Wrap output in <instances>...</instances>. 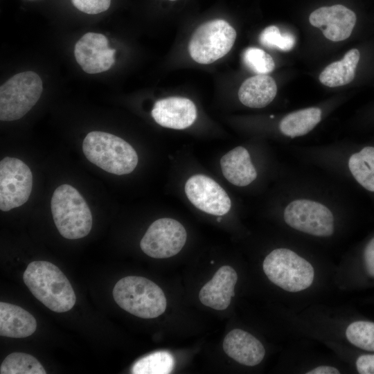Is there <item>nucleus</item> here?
Instances as JSON below:
<instances>
[{
	"instance_id": "a878e982",
	"label": "nucleus",
	"mask_w": 374,
	"mask_h": 374,
	"mask_svg": "<svg viewBox=\"0 0 374 374\" xmlns=\"http://www.w3.org/2000/svg\"><path fill=\"white\" fill-rule=\"evenodd\" d=\"M242 61L247 67L257 74L269 73L275 67L271 56L256 47H249L244 50L242 53Z\"/></svg>"
},
{
	"instance_id": "20e7f679",
	"label": "nucleus",
	"mask_w": 374,
	"mask_h": 374,
	"mask_svg": "<svg viewBox=\"0 0 374 374\" xmlns=\"http://www.w3.org/2000/svg\"><path fill=\"white\" fill-rule=\"evenodd\" d=\"M113 297L122 309L143 319L160 316L167 305L163 290L142 276H126L119 280L114 287Z\"/></svg>"
},
{
	"instance_id": "bb28decb",
	"label": "nucleus",
	"mask_w": 374,
	"mask_h": 374,
	"mask_svg": "<svg viewBox=\"0 0 374 374\" xmlns=\"http://www.w3.org/2000/svg\"><path fill=\"white\" fill-rule=\"evenodd\" d=\"M260 43L271 48H277L283 51H289L294 48L296 40L290 33H280L276 26L265 28L259 36Z\"/></svg>"
},
{
	"instance_id": "9b49d317",
	"label": "nucleus",
	"mask_w": 374,
	"mask_h": 374,
	"mask_svg": "<svg viewBox=\"0 0 374 374\" xmlns=\"http://www.w3.org/2000/svg\"><path fill=\"white\" fill-rule=\"evenodd\" d=\"M186 238V231L179 222L172 218H161L149 226L140 247L150 257L168 258L181 250Z\"/></svg>"
},
{
	"instance_id": "aec40b11",
	"label": "nucleus",
	"mask_w": 374,
	"mask_h": 374,
	"mask_svg": "<svg viewBox=\"0 0 374 374\" xmlns=\"http://www.w3.org/2000/svg\"><path fill=\"white\" fill-rule=\"evenodd\" d=\"M277 87L269 75L258 74L247 79L240 86L238 98L244 105L251 108H262L275 98Z\"/></svg>"
},
{
	"instance_id": "7ed1b4c3",
	"label": "nucleus",
	"mask_w": 374,
	"mask_h": 374,
	"mask_svg": "<svg viewBox=\"0 0 374 374\" xmlns=\"http://www.w3.org/2000/svg\"><path fill=\"white\" fill-rule=\"evenodd\" d=\"M86 158L103 170L117 175L132 172L137 166L135 150L123 139L114 134L92 131L82 143Z\"/></svg>"
},
{
	"instance_id": "4be33fe9",
	"label": "nucleus",
	"mask_w": 374,
	"mask_h": 374,
	"mask_svg": "<svg viewBox=\"0 0 374 374\" xmlns=\"http://www.w3.org/2000/svg\"><path fill=\"white\" fill-rule=\"evenodd\" d=\"M360 57L356 48L348 51L344 57L330 64L319 75V81L329 87L343 86L350 83L355 78Z\"/></svg>"
},
{
	"instance_id": "9d476101",
	"label": "nucleus",
	"mask_w": 374,
	"mask_h": 374,
	"mask_svg": "<svg viewBox=\"0 0 374 374\" xmlns=\"http://www.w3.org/2000/svg\"><path fill=\"white\" fill-rule=\"evenodd\" d=\"M33 186V175L21 160L5 157L0 161V209L8 211L25 204Z\"/></svg>"
},
{
	"instance_id": "423d86ee",
	"label": "nucleus",
	"mask_w": 374,
	"mask_h": 374,
	"mask_svg": "<svg viewBox=\"0 0 374 374\" xmlns=\"http://www.w3.org/2000/svg\"><path fill=\"white\" fill-rule=\"evenodd\" d=\"M318 152L317 160L322 164L337 168L348 179L364 190L374 199V145H357L344 147V151Z\"/></svg>"
},
{
	"instance_id": "473e14b6",
	"label": "nucleus",
	"mask_w": 374,
	"mask_h": 374,
	"mask_svg": "<svg viewBox=\"0 0 374 374\" xmlns=\"http://www.w3.org/2000/svg\"><path fill=\"white\" fill-rule=\"evenodd\" d=\"M168 1H177V0H168Z\"/></svg>"
},
{
	"instance_id": "39448f33",
	"label": "nucleus",
	"mask_w": 374,
	"mask_h": 374,
	"mask_svg": "<svg viewBox=\"0 0 374 374\" xmlns=\"http://www.w3.org/2000/svg\"><path fill=\"white\" fill-rule=\"evenodd\" d=\"M51 208L54 223L62 236L79 239L92 227V215L84 199L76 188L62 184L53 192Z\"/></svg>"
},
{
	"instance_id": "0eeeda50",
	"label": "nucleus",
	"mask_w": 374,
	"mask_h": 374,
	"mask_svg": "<svg viewBox=\"0 0 374 374\" xmlns=\"http://www.w3.org/2000/svg\"><path fill=\"white\" fill-rule=\"evenodd\" d=\"M263 271L271 282L290 292L309 287L314 280L312 265L291 249L278 248L265 258Z\"/></svg>"
},
{
	"instance_id": "f8f14e48",
	"label": "nucleus",
	"mask_w": 374,
	"mask_h": 374,
	"mask_svg": "<svg viewBox=\"0 0 374 374\" xmlns=\"http://www.w3.org/2000/svg\"><path fill=\"white\" fill-rule=\"evenodd\" d=\"M185 192L196 208L210 215L222 216L231 209V202L226 191L206 175L191 176L186 182Z\"/></svg>"
},
{
	"instance_id": "6ab92c4d",
	"label": "nucleus",
	"mask_w": 374,
	"mask_h": 374,
	"mask_svg": "<svg viewBox=\"0 0 374 374\" xmlns=\"http://www.w3.org/2000/svg\"><path fill=\"white\" fill-rule=\"evenodd\" d=\"M37 328L35 317L22 308L8 303H0V335L12 338H24L33 335Z\"/></svg>"
},
{
	"instance_id": "2f4dec72",
	"label": "nucleus",
	"mask_w": 374,
	"mask_h": 374,
	"mask_svg": "<svg viewBox=\"0 0 374 374\" xmlns=\"http://www.w3.org/2000/svg\"><path fill=\"white\" fill-rule=\"evenodd\" d=\"M211 264H213V263H214V262H213V261H211Z\"/></svg>"
},
{
	"instance_id": "2eb2a0df",
	"label": "nucleus",
	"mask_w": 374,
	"mask_h": 374,
	"mask_svg": "<svg viewBox=\"0 0 374 374\" xmlns=\"http://www.w3.org/2000/svg\"><path fill=\"white\" fill-rule=\"evenodd\" d=\"M152 116L161 126L175 130L186 129L197 118V109L193 101L181 97H170L157 101Z\"/></svg>"
},
{
	"instance_id": "6e6552de",
	"label": "nucleus",
	"mask_w": 374,
	"mask_h": 374,
	"mask_svg": "<svg viewBox=\"0 0 374 374\" xmlns=\"http://www.w3.org/2000/svg\"><path fill=\"white\" fill-rule=\"evenodd\" d=\"M42 81L33 71L14 75L0 87V119L16 121L37 103L42 92Z\"/></svg>"
},
{
	"instance_id": "f03ea898",
	"label": "nucleus",
	"mask_w": 374,
	"mask_h": 374,
	"mask_svg": "<svg viewBox=\"0 0 374 374\" xmlns=\"http://www.w3.org/2000/svg\"><path fill=\"white\" fill-rule=\"evenodd\" d=\"M284 205L283 217L292 229L316 237L334 233L335 215L326 199L301 193L287 197Z\"/></svg>"
},
{
	"instance_id": "7c9ffc66",
	"label": "nucleus",
	"mask_w": 374,
	"mask_h": 374,
	"mask_svg": "<svg viewBox=\"0 0 374 374\" xmlns=\"http://www.w3.org/2000/svg\"><path fill=\"white\" fill-rule=\"evenodd\" d=\"M307 374H339L340 372L339 370L333 366H319L309 371L306 372Z\"/></svg>"
},
{
	"instance_id": "f257e3e1",
	"label": "nucleus",
	"mask_w": 374,
	"mask_h": 374,
	"mask_svg": "<svg viewBox=\"0 0 374 374\" xmlns=\"http://www.w3.org/2000/svg\"><path fill=\"white\" fill-rule=\"evenodd\" d=\"M23 280L33 296L51 310L64 312L75 305L76 297L69 280L50 262H30L24 272Z\"/></svg>"
},
{
	"instance_id": "b1692460",
	"label": "nucleus",
	"mask_w": 374,
	"mask_h": 374,
	"mask_svg": "<svg viewBox=\"0 0 374 374\" xmlns=\"http://www.w3.org/2000/svg\"><path fill=\"white\" fill-rule=\"evenodd\" d=\"M1 374H46L40 362L33 356L24 353L8 355L1 364Z\"/></svg>"
},
{
	"instance_id": "c756f323",
	"label": "nucleus",
	"mask_w": 374,
	"mask_h": 374,
	"mask_svg": "<svg viewBox=\"0 0 374 374\" xmlns=\"http://www.w3.org/2000/svg\"><path fill=\"white\" fill-rule=\"evenodd\" d=\"M356 368L360 374H374V354L359 356L356 360Z\"/></svg>"
},
{
	"instance_id": "5701e85b",
	"label": "nucleus",
	"mask_w": 374,
	"mask_h": 374,
	"mask_svg": "<svg viewBox=\"0 0 374 374\" xmlns=\"http://www.w3.org/2000/svg\"><path fill=\"white\" fill-rule=\"evenodd\" d=\"M175 358L167 350L148 354L136 361L132 366L134 374H168L175 367Z\"/></svg>"
},
{
	"instance_id": "cd10ccee",
	"label": "nucleus",
	"mask_w": 374,
	"mask_h": 374,
	"mask_svg": "<svg viewBox=\"0 0 374 374\" xmlns=\"http://www.w3.org/2000/svg\"><path fill=\"white\" fill-rule=\"evenodd\" d=\"M73 6L80 11L96 15L108 10L111 0H71Z\"/></svg>"
},
{
	"instance_id": "ddd939ff",
	"label": "nucleus",
	"mask_w": 374,
	"mask_h": 374,
	"mask_svg": "<svg viewBox=\"0 0 374 374\" xmlns=\"http://www.w3.org/2000/svg\"><path fill=\"white\" fill-rule=\"evenodd\" d=\"M116 51L109 47L108 39L100 33L89 32L75 44L74 55L82 70L90 74L107 71L115 62Z\"/></svg>"
},
{
	"instance_id": "1a4fd4ad",
	"label": "nucleus",
	"mask_w": 374,
	"mask_h": 374,
	"mask_svg": "<svg viewBox=\"0 0 374 374\" xmlns=\"http://www.w3.org/2000/svg\"><path fill=\"white\" fill-rule=\"evenodd\" d=\"M236 39V31L225 20L215 19L199 26L188 44L193 60L208 64L226 55Z\"/></svg>"
},
{
	"instance_id": "393cba45",
	"label": "nucleus",
	"mask_w": 374,
	"mask_h": 374,
	"mask_svg": "<svg viewBox=\"0 0 374 374\" xmlns=\"http://www.w3.org/2000/svg\"><path fill=\"white\" fill-rule=\"evenodd\" d=\"M347 339L354 346L363 350L374 351V323L357 321L346 328Z\"/></svg>"
},
{
	"instance_id": "a211bd4d",
	"label": "nucleus",
	"mask_w": 374,
	"mask_h": 374,
	"mask_svg": "<svg viewBox=\"0 0 374 374\" xmlns=\"http://www.w3.org/2000/svg\"><path fill=\"white\" fill-rule=\"evenodd\" d=\"M220 166L224 177L236 186H247L258 177L250 154L242 146L236 147L225 154L220 159Z\"/></svg>"
},
{
	"instance_id": "f3484780",
	"label": "nucleus",
	"mask_w": 374,
	"mask_h": 374,
	"mask_svg": "<svg viewBox=\"0 0 374 374\" xmlns=\"http://www.w3.org/2000/svg\"><path fill=\"white\" fill-rule=\"evenodd\" d=\"M223 350L238 363L253 366L261 362L265 350L262 343L250 333L233 329L224 337Z\"/></svg>"
},
{
	"instance_id": "dca6fc26",
	"label": "nucleus",
	"mask_w": 374,
	"mask_h": 374,
	"mask_svg": "<svg viewBox=\"0 0 374 374\" xmlns=\"http://www.w3.org/2000/svg\"><path fill=\"white\" fill-rule=\"evenodd\" d=\"M237 280L238 275L233 268L229 265L221 267L200 290L199 301L203 305L214 310L226 309L235 295Z\"/></svg>"
},
{
	"instance_id": "412c9836",
	"label": "nucleus",
	"mask_w": 374,
	"mask_h": 374,
	"mask_svg": "<svg viewBox=\"0 0 374 374\" xmlns=\"http://www.w3.org/2000/svg\"><path fill=\"white\" fill-rule=\"evenodd\" d=\"M322 110L317 107L299 109L283 117L278 129L283 136L294 139L311 132L321 121Z\"/></svg>"
},
{
	"instance_id": "4468645a",
	"label": "nucleus",
	"mask_w": 374,
	"mask_h": 374,
	"mask_svg": "<svg viewBox=\"0 0 374 374\" xmlns=\"http://www.w3.org/2000/svg\"><path fill=\"white\" fill-rule=\"evenodd\" d=\"M309 21L313 26L320 28L327 39L340 42L351 35L356 15L346 6L337 4L316 9L310 14Z\"/></svg>"
},
{
	"instance_id": "c85d7f7f",
	"label": "nucleus",
	"mask_w": 374,
	"mask_h": 374,
	"mask_svg": "<svg viewBox=\"0 0 374 374\" xmlns=\"http://www.w3.org/2000/svg\"><path fill=\"white\" fill-rule=\"evenodd\" d=\"M363 258L365 268L367 273L374 277V236H373L366 244Z\"/></svg>"
}]
</instances>
